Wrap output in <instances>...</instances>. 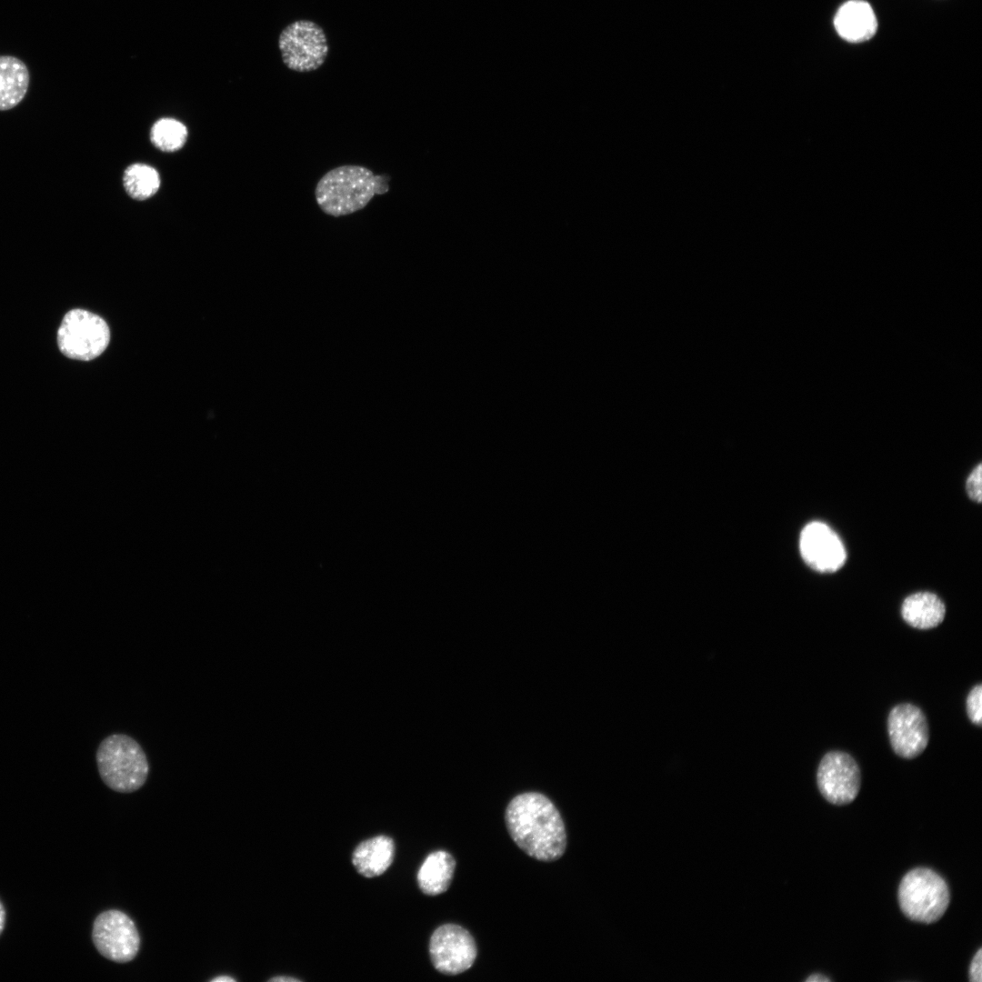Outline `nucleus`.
<instances>
[{
  "label": "nucleus",
  "instance_id": "obj_1",
  "mask_svg": "<svg viewBox=\"0 0 982 982\" xmlns=\"http://www.w3.org/2000/svg\"><path fill=\"white\" fill-rule=\"evenodd\" d=\"M505 821L513 841L528 856L551 862L565 853L566 833L563 819L543 794L526 792L515 797L506 809Z\"/></svg>",
  "mask_w": 982,
  "mask_h": 982
},
{
  "label": "nucleus",
  "instance_id": "obj_2",
  "mask_svg": "<svg viewBox=\"0 0 982 982\" xmlns=\"http://www.w3.org/2000/svg\"><path fill=\"white\" fill-rule=\"evenodd\" d=\"M389 177L375 175L370 169L346 165L331 169L318 181L315 196L321 210L339 217L366 207L375 195L388 192Z\"/></svg>",
  "mask_w": 982,
  "mask_h": 982
},
{
  "label": "nucleus",
  "instance_id": "obj_3",
  "mask_svg": "<svg viewBox=\"0 0 982 982\" xmlns=\"http://www.w3.org/2000/svg\"><path fill=\"white\" fill-rule=\"evenodd\" d=\"M96 763L103 782L119 793H131L146 781L149 765L140 744L125 734H113L102 740Z\"/></svg>",
  "mask_w": 982,
  "mask_h": 982
},
{
  "label": "nucleus",
  "instance_id": "obj_4",
  "mask_svg": "<svg viewBox=\"0 0 982 982\" xmlns=\"http://www.w3.org/2000/svg\"><path fill=\"white\" fill-rule=\"evenodd\" d=\"M897 898L900 909L907 918L931 924L946 913L950 893L939 874L927 867H916L902 877Z\"/></svg>",
  "mask_w": 982,
  "mask_h": 982
},
{
  "label": "nucleus",
  "instance_id": "obj_5",
  "mask_svg": "<svg viewBox=\"0 0 982 982\" xmlns=\"http://www.w3.org/2000/svg\"><path fill=\"white\" fill-rule=\"evenodd\" d=\"M110 341V329L99 316L75 308L68 311L57 331V345L71 359L90 361L99 356Z\"/></svg>",
  "mask_w": 982,
  "mask_h": 982
},
{
  "label": "nucleus",
  "instance_id": "obj_6",
  "mask_svg": "<svg viewBox=\"0 0 982 982\" xmlns=\"http://www.w3.org/2000/svg\"><path fill=\"white\" fill-rule=\"evenodd\" d=\"M278 47L285 65L298 73L318 69L328 54L325 31L310 20L287 25L279 35Z\"/></svg>",
  "mask_w": 982,
  "mask_h": 982
},
{
  "label": "nucleus",
  "instance_id": "obj_7",
  "mask_svg": "<svg viewBox=\"0 0 982 982\" xmlns=\"http://www.w3.org/2000/svg\"><path fill=\"white\" fill-rule=\"evenodd\" d=\"M92 939L103 957L116 963L133 960L139 950L140 937L134 921L117 909L104 911L96 917Z\"/></svg>",
  "mask_w": 982,
  "mask_h": 982
},
{
  "label": "nucleus",
  "instance_id": "obj_8",
  "mask_svg": "<svg viewBox=\"0 0 982 982\" xmlns=\"http://www.w3.org/2000/svg\"><path fill=\"white\" fill-rule=\"evenodd\" d=\"M817 784L819 792L829 803L837 806L849 804L860 790L858 764L846 752L829 751L819 762Z\"/></svg>",
  "mask_w": 982,
  "mask_h": 982
},
{
  "label": "nucleus",
  "instance_id": "obj_9",
  "mask_svg": "<svg viewBox=\"0 0 982 982\" xmlns=\"http://www.w3.org/2000/svg\"><path fill=\"white\" fill-rule=\"evenodd\" d=\"M434 967L446 975H457L474 964L477 949L471 934L462 927L446 924L437 927L429 941Z\"/></svg>",
  "mask_w": 982,
  "mask_h": 982
},
{
  "label": "nucleus",
  "instance_id": "obj_10",
  "mask_svg": "<svg viewBox=\"0 0 982 982\" xmlns=\"http://www.w3.org/2000/svg\"><path fill=\"white\" fill-rule=\"evenodd\" d=\"M887 732L893 751L906 759L921 755L929 741V727L924 712L909 703L892 707L887 716Z\"/></svg>",
  "mask_w": 982,
  "mask_h": 982
},
{
  "label": "nucleus",
  "instance_id": "obj_11",
  "mask_svg": "<svg viewBox=\"0 0 982 982\" xmlns=\"http://www.w3.org/2000/svg\"><path fill=\"white\" fill-rule=\"evenodd\" d=\"M799 549L806 564L819 573H834L847 559L839 536L822 522H811L802 529Z\"/></svg>",
  "mask_w": 982,
  "mask_h": 982
},
{
  "label": "nucleus",
  "instance_id": "obj_12",
  "mask_svg": "<svg viewBox=\"0 0 982 982\" xmlns=\"http://www.w3.org/2000/svg\"><path fill=\"white\" fill-rule=\"evenodd\" d=\"M834 25L837 34L850 43L870 39L877 32V20L871 5L863 0H850L837 10Z\"/></svg>",
  "mask_w": 982,
  "mask_h": 982
},
{
  "label": "nucleus",
  "instance_id": "obj_13",
  "mask_svg": "<svg viewBox=\"0 0 982 982\" xmlns=\"http://www.w3.org/2000/svg\"><path fill=\"white\" fill-rule=\"evenodd\" d=\"M395 844L387 836H377L360 843L353 852L352 862L366 877L382 875L392 864Z\"/></svg>",
  "mask_w": 982,
  "mask_h": 982
},
{
  "label": "nucleus",
  "instance_id": "obj_14",
  "mask_svg": "<svg viewBox=\"0 0 982 982\" xmlns=\"http://www.w3.org/2000/svg\"><path fill=\"white\" fill-rule=\"evenodd\" d=\"M30 74L24 61L13 55H0V111L17 106L25 97Z\"/></svg>",
  "mask_w": 982,
  "mask_h": 982
},
{
  "label": "nucleus",
  "instance_id": "obj_15",
  "mask_svg": "<svg viewBox=\"0 0 982 982\" xmlns=\"http://www.w3.org/2000/svg\"><path fill=\"white\" fill-rule=\"evenodd\" d=\"M901 616L904 621L914 628L931 629L943 622L946 606L931 592H917L904 599Z\"/></svg>",
  "mask_w": 982,
  "mask_h": 982
},
{
  "label": "nucleus",
  "instance_id": "obj_16",
  "mask_svg": "<svg viewBox=\"0 0 982 982\" xmlns=\"http://www.w3.org/2000/svg\"><path fill=\"white\" fill-rule=\"evenodd\" d=\"M456 861L446 851L437 850L430 853L417 872V883L423 893L436 896L449 887Z\"/></svg>",
  "mask_w": 982,
  "mask_h": 982
},
{
  "label": "nucleus",
  "instance_id": "obj_17",
  "mask_svg": "<svg viewBox=\"0 0 982 982\" xmlns=\"http://www.w3.org/2000/svg\"><path fill=\"white\" fill-rule=\"evenodd\" d=\"M123 184L129 196L135 200H145L159 189L160 176L154 167L136 163L125 169Z\"/></svg>",
  "mask_w": 982,
  "mask_h": 982
},
{
  "label": "nucleus",
  "instance_id": "obj_18",
  "mask_svg": "<svg viewBox=\"0 0 982 982\" xmlns=\"http://www.w3.org/2000/svg\"><path fill=\"white\" fill-rule=\"evenodd\" d=\"M187 138V129L180 121L164 117L157 120L150 131L152 144L163 152H175L182 148Z\"/></svg>",
  "mask_w": 982,
  "mask_h": 982
},
{
  "label": "nucleus",
  "instance_id": "obj_19",
  "mask_svg": "<svg viewBox=\"0 0 982 982\" xmlns=\"http://www.w3.org/2000/svg\"><path fill=\"white\" fill-rule=\"evenodd\" d=\"M966 709L969 720L978 726L982 724V684L975 685L966 699Z\"/></svg>",
  "mask_w": 982,
  "mask_h": 982
},
{
  "label": "nucleus",
  "instance_id": "obj_20",
  "mask_svg": "<svg viewBox=\"0 0 982 982\" xmlns=\"http://www.w3.org/2000/svg\"><path fill=\"white\" fill-rule=\"evenodd\" d=\"M981 469L982 466L981 464H978L968 476L966 484V489L969 498L977 503H981L982 500Z\"/></svg>",
  "mask_w": 982,
  "mask_h": 982
},
{
  "label": "nucleus",
  "instance_id": "obj_21",
  "mask_svg": "<svg viewBox=\"0 0 982 982\" xmlns=\"http://www.w3.org/2000/svg\"><path fill=\"white\" fill-rule=\"evenodd\" d=\"M968 977L972 982L982 981V949L978 948L974 955L968 970Z\"/></svg>",
  "mask_w": 982,
  "mask_h": 982
},
{
  "label": "nucleus",
  "instance_id": "obj_22",
  "mask_svg": "<svg viewBox=\"0 0 982 982\" xmlns=\"http://www.w3.org/2000/svg\"><path fill=\"white\" fill-rule=\"evenodd\" d=\"M806 981L807 982H828V981H831V980H830L829 977H826L825 975L816 973V974L810 975L807 978H806Z\"/></svg>",
  "mask_w": 982,
  "mask_h": 982
},
{
  "label": "nucleus",
  "instance_id": "obj_23",
  "mask_svg": "<svg viewBox=\"0 0 982 982\" xmlns=\"http://www.w3.org/2000/svg\"><path fill=\"white\" fill-rule=\"evenodd\" d=\"M269 981H274V982H297V981H300V980L296 978V977H288V976H285V977L280 976V977H275L273 978H270Z\"/></svg>",
  "mask_w": 982,
  "mask_h": 982
},
{
  "label": "nucleus",
  "instance_id": "obj_24",
  "mask_svg": "<svg viewBox=\"0 0 982 982\" xmlns=\"http://www.w3.org/2000/svg\"><path fill=\"white\" fill-rule=\"evenodd\" d=\"M212 982H235V979L230 976L221 975L211 979Z\"/></svg>",
  "mask_w": 982,
  "mask_h": 982
},
{
  "label": "nucleus",
  "instance_id": "obj_25",
  "mask_svg": "<svg viewBox=\"0 0 982 982\" xmlns=\"http://www.w3.org/2000/svg\"><path fill=\"white\" fill-rule=\"evenodd\" d=\"M5 922V908H4L3 905H2V903L0 902V934L2 933V931L4 929Z\"/></svg>",
  "mask_w": 982,
  "mask_h": 982
}]
</instances>
